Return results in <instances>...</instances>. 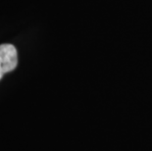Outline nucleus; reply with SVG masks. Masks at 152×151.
Instances as JSON below:
<instances>
[{"mask_svg": "<svg viewBox=\"0 0 152 151\" xmlns=\"http://www.w3.org/2000/svg\"><path fill=\"white\" fill-rule=\"evenodd\" d=\"M18 53L12 44L0 45V80L6 73H9L17 67Z\"/></svg>", "mask_w": 152, "mask_h": 151, "instance_id": "nucleus-1", "label": "nucleus"}]
</instances>
